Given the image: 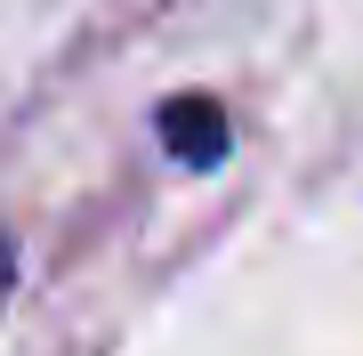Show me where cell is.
<instances>
[{"label":"cell","mask_w":363,"mask_h":356,"mask_svg":"<svg viewBox=\"0 0 363 356\" xmlns=\"http://www.w3.org/2000/svg\"><path fill=\"white\" fill-rule=\"evenodd\" d=\"M162 138H169V154H186L194 171H210V162L226 154V114L210 106V97H178V106L162 114Z\"/></svg>","instance_id":"6da1fadb"},{"label":"cell","mask_w":363,"mask_h":356,"mask_svg":"<svg viewBox=\"0 0 363 356\" xmlns=\"http://www.w3.org/2000/svg\"><path fill=\"white\" fill-rule=\"evenodd\" d=\"M9 276H16V251H9V235H0V300H9Z\"/></svg>","instance_id":"7a4b0ae2"}]
</instances>
